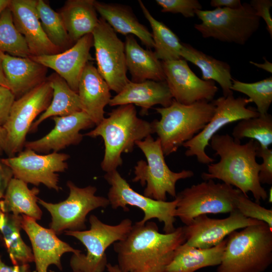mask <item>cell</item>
<instances>
[{"mask_svg": "<svg viewBox=\"0 0 272 272\" xmlns=\"http://www.w3.org/2000/svg\"><path fill=\"white\" fill-rule=\"evenodd\" d=\"M185 241L183 227L170 233H161L154 222H137L124 239L114 243L113 249L122 272H165Z\"/></svg>", "mask_w": 272, "mask_h": 272, "instance_id": "cell-1", "label": "cell"}, {"mask_svg": "<svg viewBox=\"0 0 272 272\" xmlns=\"http://www.w3.org/2000/svg\"><path fill=\"white\" fill-rule=\"evenodd\" d=\"M3 70L9 89L20 97L46 80L47 67L30 57H19L1 52Z\"/></svg>", "mask_w": 272, "mask_h": 272, "instance_id": "cell-24", "label": "cell"}, {"mask_svg": "<svg viewBox=\"0 0 272 272\" xmlns=\"http://www.w3.org/2000/svg\"><path fill=\"white\" fill-rule=\"evenodd\" d=\"M21 229L22 215L0 210V233L13 265L29 264L34 261L32 250L23 240Z\"/></svg>", "mask_w": 272, "mask_h": 272, "instance_id": "cell-32", "label": "cell"}, {"mask_svg": "<svg viewBox=\"0 0 272 272\" xmlns=\"http://www.w3.org/2000/svg\"><path fill=\"white\" fill-rule=\"evenodd\" d=\"M15 100V96L8 88L0 85V125L6 123L12 106Z\"/></svg>", "mask_w": 272, "mask_h": 272, "instance_id": "cell-42", "label": "cell"}, {"mask_svg": "<svg viewBox=\"0 0 272 272\" xmlns=\"http://www.w3.org/2000/svg\"><path fill=\"white\" fill-rule=\"evenodd\" d=\"M7 132L3 126L0 125V154L5 152L6 144Z\"/></svg>", "mask_w": 272, "mask_h": 272, "instance_id": "cell-47", "label": "cell"}, {"mask_svg": "<svg viewBox=\"0 0 272 272\" xmlns=\"http://www.w3.org/2000/svg\"><path fill=\"white\" fill-rule=\"evenodd\" d=\"M271 194H272V188L271 187L269 189L268 195L267 194V197L268 198V202L269 203H271L272 202Z\"/></svg>", "mask_w": 272, "mask_h": 272, "instance_id": "cell-51", "label": "cell"}, {"mask_svg": "<svg viewBox=\"0 0 272 272\" xmlns=\"http://www.w3.org/2000/svg\"><path fill=\"white\" fill-rule=\"evenodd\" d=\"M264 62L263 63H259L254 61H250L249 63L255 65L258 68L262 69L270 74L272 73V63L268 61L265 57H263Z\"/></svg>", "mask_w": 272, "mask_h": 272, "instance_id": "cell-46", "label": "cell"}, {"mask_svg": "<svg viewBox=\"0 0 272 272\" xmlns=\"http://www.w3.org/2000/svg\"><path fill=\"white\" fill-rule=\"evenodd\" d=\"M165 81L173 99L190 105L199 101L211 102L219 89L212 80L198 78L183 58L161 61Z\"/></svg>", "mask_w": 272, "mask_h": 272, "instance_id": "cell-16", "label": "cell"}, {"mask_svg": "<svg viewBox=\"0 0 272 272\" xmlns=\"http://www.w3.org/2000/svg\"><path fill=\"white\" fill-rule=\"evenodd\" d=\"M163 13H180L185 18L193 17L195 12L201 10L202 6L197 0H156Z\"/></svg>", "mask_w": 272, "mask_h": 272, "instance_id": "cell-39", "label": "cell"}, {"mask_svg": "<svg viewBox=\"0 0 272 272\" xmlns=\"http://www.w3.org/2000/svg\"><path fill=\"white\" fill-rule=\"evenodd\" d=\"M0 272H31L29 264L9 266L5 264L0 255Z\"/></svg>", "mask_w": 272, "mask_h": 272, "instance_id": "cell-45", "label": "cell"}, {"mask_svg": "<svg viewBox=\"0 0 272 272\" xmlns=\"http://www.w3.org/2000/svg\"><path fill=\"white\" fill-rule=\"evenodd\" d=\"M36 9L42 27L50 41L60 51L73 45L59 13L43 0H37Z\"/></svg>", "mask_w": 272, "mask_h": 272, "instance_id": "cell-34", "label": "cell"}, {"mask_svg": "<svg viewBox=\"0 0 272 272\" xmlns=\"http://www.w3.org/2000/svg\"><path fill=\"white\" fill-rule=\"evenodd\" d=\"M97 13L119 33L124 35L136 36L149 49L154 47L152 34L147 27L141 24L128 6L115 3L94 1Z\"/></svg>", "mask_w": 272, "mask_h": 272, "instance_id": "cell-25", "label": "cell"}, {"mask_svg": "<svg viewBox=\"0 0 272 272\" xmlns=\"http://www.w3.org/2000/svg\"><path fill=\"white\" fill-rule=\"evenodd\" d=\"M39 190L29 189L25 182L12 178L4 196L0 200V210L16 215H24L35 220H40L42 212L37 202Z\"/></svg>", "mask_w": 272, "mask_h": 272, "instance_id": "cell-29", "label": "cell"}, {"mask_svg": "<svg viewBox=\"0 0 272 272\" xmlns=\"http://www.w3.org/2000/svg\"><path fill=\"white\" fill-rule=\"evenodd\" d=\"M92 34L97 69L110 90L118 94L130 81L126 76L124 42L101 17Z\"/></svg>", "mask_w": 272, "mask_h": 272, "instance_id": "cell-14", "label": "cell"}, {"mask_svg": "<svg viewBox=\"0 0 272 272\" xmlns=\"http://www.w3.org/2000/svg\"><path fill=\"white\" fill-rule=\"evenodd\" d=\"M93 46L92 34H87L70 48L51 55L30 56L34 61L50 68L62 78L78 93L80 78L86 64L93 59L90 53Z\"/></svg>", "mask_w": 272, "mask_h": 272, "instance_id": "cell-19", "label": "cell"}, {"mask_svg": "<svg viewBox=\"0 0 272 272\" xmlns=\"http://www.w3.org/2000/svg\"><path fill=\"white\" fill-rule=\"evenodd\" d=\"M260 222L246 218L236 210L231 212L227 218L221 219L200 215L189 225L183 227L185 243L201 249L211 248L221 243L232 232Z\"/></svg>", "mask_w": 272, "mask_h": 272, "instance_id": "cell-17", "label": "cell"}, {"mask_svg": "<svg viewBox=\"0 0 272 272\" xmlns=\"http://www.w3.org/2000/svg\"><path fill=\"white\" fill-rule=\"evenodd\" d=\"M210 146L220 159L208 165L207 172L201 174L205 180L217 179L235 186L245 195L251 192L256 202L265 200L267 193L258 177L260 164L256 161L258 143L250 140L244 144L228 134H215Z\"/></svg>", "mask_w": 272, "mask_h": 272, "instance_id": "cell-2", "label": "cell"}, {"mask_svg": "<svg viewBox=\"0 0 272 272\" xmlns=\"http://www.w3.org/2000/svg\"><path fill=\"white\" fill-rule=\"evenodd\" d=\"M94 1L68 0L58 12L74 43L84 36L92 34L98 23Z\"/></svg>", "mask_w": 272, "mask_h": 272, "instance_id": "cell-27", "label": "cell"}, {"mask_svg": "<svg viewBox=\"0 0 272 272\" xmlns=\"http://www.w3.org/2000/svg\"><path fill=\"white\" fill-rule=\"evenodd\" d=\"M173 100L165 81L146 80L138 83L130 81L120 92L111 99L109 105H136L141 107V113L144 115L155 105H161L162 107L169 106Z\"/></svg>", "mask_w": 272, "mask_h": 272, "instance_id": "cell-23", "label": "cell"}, {"mask_svg": "<svg viewBox=\"0 0 272 272\" xmlns=\"http://www.w3.org/2000/svg\"><path fill=\"white\" fill-rule=\"evenodd\" d=\"M0 51L19 57L31 56L24 37L14 25L9 7L0 15Z\"/></svg>", "mask_w": 272, "mask_h": 272, "instance_id": "cell-36", "label": "cell"}, {"mask_svg": "<svg viewBox=\"0 0 272 272\" xmlns=\"http://www.w3.org/2000/svg\"><path fill=\"white\" fill-rule=\"evenodd\" d=\"M231 233L217 272H263L272 262V229L261 221Z\"/></svg>", "mask_w": 272, "mask_h": 272, "instance_id": "cell-4", "label": "cell"}, {"mask_svg": "<svg viewBox=\"0 0 272 272\" xmlns=\"http://www.w3.org/2000/svg\"><path fill=\"white\" fill-rule=\"evenodd\" d=\"M12 171L0 159V200L3 199L7 187L13 178Z\"/></svg>", "mask_w": 272, "mask_h": 272, "instance_id": "cell-43", "label": "cell"}, {"mask_svg": "<svg viewBox=\"0 0 272 272\" xmlns=\"http://www.w3.org/2000/svg\"><path fill=\"white\" fill-rule=\"evenodd\" d=\"M10 3V0H0V15L2 12L7 7Z\"/></svg>", "mask_w": 272, "mask_h": 272, "instance_id": "cell-50", "label": "cell"}, {"mask_svg": "<svg viewBox=\"0 0 272 272\" xmlns=\"http://www.w3.org/2000/svg\"><path fill=\"white\" fill-rule=\"evenodd\" d=\"M235 210L244 217L262 221L272 229V210L266 209L257 202L251 200L247 195L240 191L236 196Z\"/></svg>", "mask_w": 272, "mask_h": 272, "instance_id": "cell-38", "label": "cell"}, {"mask_svg": "<svg viewBox=\"0 0 272 272\" xmlns=\"http://www.w3.org/2000/svg\"><path fill=\"white\" fill-rule=\"evenodd\" d=\"M106 269L108 272H122L119 268L117 264L112 265L110 263H107Z\"/></svg>", "mask_w": 272, "mask_h": 272, "instance_id": "cell-49", "label": "cell"}, {"mask_svg": "<svg viewBox=\"0 0 272 272\" xmlns=\"http://www.w3.org/2000/svg\"><path fill=\"white\" fill-rule=\"evenodd\" d=\"M180 56L198 67L203 80L217 82L222 88L223 96L233 94L231 70L226 62L216 59L196 49L191 45L182 43Z\"/></svg>", "mask_w": 272, "mask_h": 272, "instance_id": "cell-30", "label": "cell"}, {"mask_svg": "<svg viewBox=\"0 0 272 272\" xmlns=\"http://www.w3.org/2000/svg\"><path fill=\"white\" fill-rule=\"evenodd\" d=\"M53 90L46 81L15 100L3 126L7 132L5 152L10 157L22 151L36 117L50 105Z\"/></svg>", "mask_w": 272, "mask_h": 272, "instance_id": "cell-11", "label": "cell"}, {"mask_svg": "<svg viewBox=\"0 0 272 272\" xmlns=\"http://www.w3.org/2000/svg\"><path fill=\"white\" fill-rule=\"evenodd\" d=\"M226 243V238L215 246L201 249L184 243L177 249L165 272H195L203 267L219 265Z\"/></svg>", "mask_w": 272, "mask_h": 272, "instance_id": "cell-28", "label": "cell"}, {"mask_svg": "<svg viewBox=\"0 0 272 272\" xmlns=\"http://www.w3.org/2000/svg\"><path fill=\"white\" fill-rule=\"evenodd\" d=\"M47 80L53 90L52 100L46 110L32 123L30 129L32 132L50 117L65 116L83 111L78 94L70 88L62 78L53 73Z\"/></svg>", "mask_w": 272, "mask_h": 272, "instance_id": "cell-31", "label": "cell"}, {"mask_svg": "<svg viewBox=\"0 0 272 272\" xmlns=\"http://www.w3.org/2000/svg\"><path fill=\"white\" fill-rule=\"evenodd\" d=\"M152 133L151 123L138 117L134 105L127 104L112 110L108 117L85 135L102 138L105 152L101 167L107 173L122 165V153L132 152L137 141Z\"/></svg>", "mask_w": 272, "mask_h": 272, "instance_id": "cell-3", "label": "cell"}, {"mask_svg": "<svg viewBox=\"0 0 272 272\" xmlns=\"http://www.w3.org/2000/svg\"><path fill=\"white\" fill-rule=\"evenodd\" d=\"M231 90L247 95L256 106L259 114L267 112L272 103V77L254 83H244L233 79Z\"/></svg>", "mask_w": 272, "mask_h": 272, "instance_id": "cell-37", "label": "cell"}, {"mask_svg": "<svg viewBox=\"0 0 272 272\" xmlns=\"http://www.w3.org/2000/svg\"><path fill=\"white\" fill-rule=\"evenodd\" d=\"M37 0H10L9 5L15 26L24 37L32 56L61 52L48 39L41 25Z\"/></svg>", "mask_w": 272, "mask_h": 272, "instance_id": "cell-21", "label": "cell"}, {"mask_svg": "<svg viewBox=\"0 0 272 272\" xmlns=\"http://www.w3.org/2000/svg\"><path fill=\"white\" fill-rule=\"evenodd\" d=\"M66 185L70 192L65 200L56 203L38 200V203L50 213V229L56 234L67 230H85L87 215L97 208H106L110 205L107 198L95 195V186L79 187L71 181H68Z\"/></svg>", "mask_w": 272, "mask_h": 272, "instance_id": "cell-10", "label": "cell"}, {"mask_svg": "<svg viewBox=\"0 0 272 272\" xmlns=\"http://www.w3.org/2000/svg\"><path fill=\"white\" fill-rule=\"evenodd\" d=\"M232 134L236 140L250 138L257 142L259 147L267 148L272 144V116L267 113L242 119L235 126Z\"/></svg>", "mask_w": 272, "mask_h": 272, "instance_id": "cell-35", "label": "cell"}, {"mask_svg": "<svg viewBox=\"0 0 272 272\" xmlns=\"http://www.w3.org/2000/svg\"><path fill=\"white\" fill-rule=\"evenodd\" d=\"M70 155L52 152L41 155L26 149L17 156L2 159V162L10 168L14 178L27 184L38 186L43 184L49 189L59 191V178L57 172H62L67 168L66 160Z\"/></svg>", "mask_w": 272, "mask_h": 272, "instance_id": "cell-15", "label": "cell"}, {"mask_svg": "<svg viewBox=\"0 0 272 272\" xmlns=\"http://www.w3.org/2000/svg\"><path fill=\"white\" fill-rule=\"evenodd\" d=\"M104 178L110 185L107 198L113 209L121 208L128 211L127 206L135 207L144 214L143 218L138 222L144 224L153 219L164 224L165 233L173 232L176 228L175 212L177 203L176 198L171 201L157 200L134 191L126 180L115 170L106 173Z\"/></svg>", "mask_w": 272, "mask_h": 272, "instance_id": "cell-12", "label": "cell"}, {"mask_svg": "<svg viewBox=\"0 0 272 272\" xmlns=\"http://www.w3.org/2000/svg\"><path fill=\"white\" fill-rule=\"evenodd\" d=\"M143 152L147 162L141 160L134 166L133 182L146 185L145 196L160 201H166L167 194L175 198L176 182L194 175L191 170H183L179 172L171 171L167 166L160 140H154L150 135L135 143Z\"/></svg>", "mask_w": 272, "mask_h": 272, "instance_id": "cell-6", "label": "cell"}, {"mask_svg": "<svg viewBox=\"0 0 272 272\" xmlns=\"http://www.w3.org/2000/svg\"><path fill=\"white\" fill-rule=\"evenodd\" d=\"M138 3L152 28L154 52L156 57L163 61L182 58L180 56L182 43L177 36L165 24L156 20L142 1H138Z\"/></svg>", "mask_w": 272, "mask_h": 272, "instance_id": "cell-33", "label": "cell"}, {"mask_svg": "<svg viewBox=\"0 0 272 272\" xmlns=\"http://www.w3.org/2000/svg\"><path fill=\"white\" fill-rule=\"evenodd\" d=\"M249 4L255 12V15L264 21L266 29L272 38V19L270 9L272 7L271 0H252Z\"/></svg>", "mask_w": 272, "mask_h": 272, "instance_id": "cell-41", "label": "cell"}, {"mask_svg": "<svg viewBox=\"0 0 272 272\" xmlns=\"http://www.w3.org/2000/svg\"><path fill=\"white\" fill-rule=\"evenodd\" d=\"M212 103L215 110L209 122L198 134L182 145L187 149L185 152L187 157L194 156L198 162L207 165L215 160L207 154L206 149L210 145L212 137L220 129L232 122L260 115L256 109L247 107L251 103L249 98H235L233 94L220 97Z\"/></svg>", "mask_w": 272, "mask_h": 272, "instance_id": "cell-13", "label": "cell"}, {"mask_svg": "<svg viewBox=\"0 0 272 272\" xmlns=\"http://www.w3.org/2000/svg\"><path fill=\"white\" fill-rule=\"evenodd\" d=\"M22 229L31 241L37 272H47L51 264L61 270V257L63 254L81 253V250L59 239L51 229L41 226L36 220L24 215H22Z\"/></svg>", "mask_w": 272, "mask_h": 272, "instance_id": "cell-18", "label": "cell"}, {"mask_svg": "<svg viewBox=\"0 0 272 272\" xmlns=\"http://www.w3.org/2000/svg\"><path fill=\"white\" fill-rule=\"evenodd\" d=\"M0 85L9 89V85L3 70V59L1 55V51H0Z\"/></svg>", "mask_w": 272, "mask_h": 272, "instance_id": "cell-48", "label": "cell"}, {"mask_svg": "<svg viewBox=\"0 0 272 272\" xmlns=\"http://www.w3.org/2000/svg\"><path fill=\"white\" fill-rule=\"evenodd\" d=\"M73 272H83L80 270H73Z\"/></svg>", "mask_w": 272, "mask_h": 272, "instance_id": "cell-52", "label": "cell"}, {"mask_svg": "<svg viewBox=\"0 0 272 272\" xmlns=\"http://www.w3.org/2000/svg\"><path fill=\"white\" fill-rule=\"evenodd\" d=\"M257 156L262 159L260 164L258 174L259 180L261 184H272V150L271 149L258 147Z\"/></svg>", "mask_w": 272, "mask_h": 272, "instance_id": "cell-40", "label": "cell"}, {"mask_svg": "<svg viewBox=\"0 0 272 272\" xmlns=\"http://www.w3.org/2000/svg\"><path fill=\"white\" fill-rule=\"evenodd\" d=\"M124 46L126 65L131 76V82L165 80L161 61L154 52L142 47L134 36H125Z\"/></svg>", "mask_w": 272, "mask_h": 272, "instance_id": "cell-26", "label": "cell"}, {"mask_svg": "<svg viewBox=\"0 0 272 272\" xmlns=\"http://www.w3.org/2000/svg\"><path fill=\"white\" fill-rule=\"evenodd\" d=\"M240 191L212 179L192 185L176 194L175 216L187 226L200 215L230 213L235 211V199Z\"/></svg>", "mask_w": 272, "mask_h": 272, "instance_id": "cell-9", "label": "cell"}, {"mask_svg": "<svg viewBox=\"0 0 272 272\" xmlns=\"http://www.w3.org/2000/svg\"><path fill=\"white\" fill-rule=\"evenodd\" d=\"M195 15L201 23L194 24V27L202 37L239 45L245 44L260 25V18L247 3L236 9L198 10Z\"/></svg>", "mask_w": 272, "mask_h": 272, "instance_id": "cell-8", "label": "cell"}, {"mask_svg": "<svg viewBox=\"0 0 272 272\" xmlns=\"http://www.w3.org/2000/svg\"><path fill=\"white\" fill-rule=\"evenodd\" d=\"M52 119L54 128L41 139L26 142V149L38 153H57L71 145L79 144L83 138L80 131L95 125L83 111L65 116L53 117Z\"/></svg>", "mask_w": 272, "mask_h": 272, "instance_id": "cell-20", "label": "cell"}, {"mask_svg": "<svg viewBox=\"0 0 272 272\" xmlns=\"http://www.w3.org/2000/svg\"><path fill=\"white\" fill-rule=\"evenodd\" d=\"M210 5L216 8L236 9L240 8L242 3L240 0H212Z\"/></svg>", "mask_w": 272, "mask_h": 272, "instance_id": "cell-44", "label": "cell"}, {"mask_svg": "<svg viewBox=\"0 0 272 272\" xmlns=\"http://www.w3.org/2000/svg\"><path fill=\"white\" fill-rule=\"evenodd\" d=\"M110 88L91 62L80 78L78 94L82 110L96 125L104 118V108L111 99Z\"/></svg>", "mask_w": 272, "mask_h": 272, "instance_id": "cell-22", "label": "cell"}, {"mask_svg": "<svg viewBox=\"0 0 272 272\" xmlns=\"http://www.w3.org/2000/svg\"><path fill=\"white\" fill-rule=\"evenodd\" d=\"M88 230L65 231V234L79 240L86 248V254H73L70 264L73 270L83 272H104L108 263L105 251L112 244L125 238L130 232L132 221L122 220L117 225L103 223L96 216L89 217Z\"/></svg>", "mask_w": 272, "mask_h": 272, "instance_id": "cell-7", "label": "cell"}, {"mask_svg": "<svg viewBox=\"0 0 272 272\" xmlns=\"http://www.w3.org/2000/svg\"><path fill=\"white\" fill-rule=\"evenodd\" d=\"M155 109L161 118L151 123L153 133L158 135L164 155L167 156L176 152L205 127L212 118L215 107L212 102L184 105L173 99L169 106Z\"/></svg>", "mask_w": 272, "mask_h": 272, "instance_id": "cell-5", "label": "cell"}]
</instances>
